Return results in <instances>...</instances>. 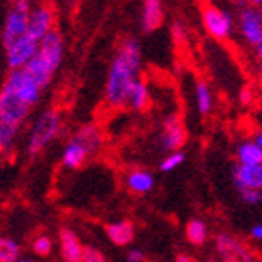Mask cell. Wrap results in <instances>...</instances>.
I'll return each mask as SVG.
<instances>
[{"label": "cell", "mask_w": 262, "mask_h": 262, "mask_svg": "<svg viewBox=\"0 0 262 262\" xmlns=\"http://www.w3.org/2000/svg\"><path fill=\"white\" fill-rule=\"evenodd\" d=\"M258 81H260V86H262V64L258 66Z\"/></svg>", "instance_id": "35"}, {"label": "cell", "mask_w": 262, "mask_h": 262, "mask_svg": "<svg viewBox=\"0 0 262 262\" xmlns=\"http://www.w3.org/2000/svg\"><path fill=\"white\" fill-rule=\"evenodd\" d=\"M195 107L201 116H210L213 107H215L212 88H210V84L206 81H202V79H199L195 82Z\"/></svg>", "instance_id": "20"}, {"label": "cell", "mask_w": 262, "mask_h": 262, "mask_svg": "<svg viewBox=\"0 0 262 262\" xmlns=\"http://www.w3.org/2000/svg\"><path fill=\"white\" fill-rule=\"evenodd\" d=\"M258 204H262V189L258 191Z\"/></svg>", "instance_id": "37"}, {"label": "cell", "mask_w": 262, "mask_h": 262, "mask_svg": "<svg viewBox=\"0 0 262 262\" xmlns=\"http://www.w3.org/2000/svg\"><path fill=\"white\" fill-rule=\"evenodd\" d=\"M184 161H186V152H184V150L169 152L163 159H161L159 170H161V172H172V170H176L178 167H182Z\"/></svg>", "instance_id": "24"}, {"label": "cell", "mask_w": 262, "mask_h": 262, "mask_svg": "<svg viewBox=\"0 0 262 262\" xmlns=\"http://www.w3.org/2000/svg\"><path fill=\"white\" fill-rule=\"evenodd\" d=\"M17 133L19 131H13L10 127H6L4 124H0V156H2L6 148H10L13 144V141L17 139Z\"/></svg>", "instance_id": "26"}, {"label": "cell", "mask_w": 262, "mask_h": 262, "mask_svg": "<svg viewBox=\"0 0 262 262\" xmlns=\"http://www.w3.org/2000/svg\"><path fill=\"white\" fill-rule=\"evenodd\" d=\"M253 99H255V96H253L251 88H242L240 92H238V101H240L242 105H251Z\"/></svg>", "instance_id": "28"}, {"label": "cell", "mask_w": 262, "mask_h": 262, "mask_svg": "<svg viewBox=\"0 0 262 262\" xmlns=\"http://www.w3.org/2000/svg\"><path fill=\"white\" fill-rule=\"evenodd\" d=\"M126 260L127 262H146V255H144V251H141V249H129L126 255Z\"/></svg>", "instance_id": "29"}, {"label": "cell", "mask_w": 262, "mask_h": 262, "mask_svg": "<svg viewBox=\"0 0 262 262\" xmlns=\"http://www.w3.org/2000/svg\"><path fill=\"white\" fill-rule=\"evenodd\" d=\"M232 184L240 191H260L262 165H236L232 169Z\"/></svg>", "instance_id": "14"}, {"label": "cell", "mask_w": 262, "mask_h": 262, "mask_svg": "<svg viewBox=\"0 0 262 262\" xmlns=\"http://www.w3.org/2000/svg\"><path fill=\"white\" fill-rule=\"evenodd\" d=\"M13 4H30V0H11Z\"/></svg>", "instance_id": "34"}, {"label": "cell", "mask_w": 262, "mask_h": 262, "mask_svg": "<svg viewBox=\"0 0 262 262\" xmlns=\"http://www.w3.org/2000/svg\"><path fill=\"white\" fill-rule=\"evenodd\" d=\"M62 62H64V39H62V34L55 28L43 39H39L36 55L23 70H27L34 81L45 90L58 73Z\"/></svg>", "instance_id": "2"}, {"label": "cell", "mask_w": 262, "mask_h": 262, "mask_svg": "<svg viewBox=\"0 0 262 262\" xmlns=\"http://www.w3.org/2000/svg\"><path fill=\"white\" fill-rule=\"evenodd\" d=\"M64 131V118L58 109H45L39 113L36 122L30 127V133L27 137V154L28 156H38L55 142Z\"/></svg>", "instance_id": "4"}, {"label": "cell", "mask_w": 262, "mask_h": 262, "mask_svg": "<svg viewBox=\"0 0 262 262\" xmlns=\"http://www.w3.org/2000/svg\"><path fill=\"white\" fill-rule=\"evenodd\" d=\"M201 23L204 32L210 38L217 39V41L229 39L236 30L234 17L230 15L227 10L219 8V6H212V4L204 6L201 11Z\"/></svg>", "instance_id": "6"}, {"label": "cell", "mask_w": 262, "mask_h": 262, "mask_svg": "<svg viewBox=\"0 0 262 262\" xmlns=\"http://www.w3.org/2000/svg\"><path fill=\"white\" fill-rule=\"evenodd\" d=\"M210 238V230H208V225L199 217L189 219L186 223V240L191 244V246L201 247L204 246Z\"/></svg>", "instance_id": "22"}, {"label": "cell", "mask_w": 262, "mask_h": 262, "mask_svg": "<svg viewBox=\"0 0 262 262\" xmlns=\"http://www.w3.org/2000/svg\"><path fill=\"white\" fill-rule=\"evenodd\" d=\"M142 51L135 36H126L122 39L113 60L109 64L107 79H105L103 99L109 109H124L127 92L131 84L141 77Z\"/></svg>", "instance_id": "1"}, {"label": "cell", "mask_w": 262, "mask_h": 262, "mask_svg": "<svg viewBox=\"0 0 262 262\" xmlns=\"http://www.w3.org/2000/svg\"><path fill=\"white\" fill-rule=\"evenodd\" d=\"M56 28V10L51 2H38L30 6L28 13V28L27 34L34 39H43L49 32Z\"/></svg>", "instance_id": "9"}, {"label": "cell", "mask_w": 262, "mask_h": 262, "mask_svg": "<svg viewBox=\"0 0 262 262\" xmlns=\"http://www.w3.org/2000/svg\"><path fill=\"white\" fill-rule=\"evenodd\" d=\"M219 262H257L255 253L236 236L229 232H219L213 238Z\"/></svg>", "instance_id": "7"}, {"label": "cell", "mask_w": 262, "mask_h": 262, "mask_svg": "<svg viewBox=\"0 0 262 262\" xmlns=\"http://www.w3.org/2000/svg\"><path fill=\"white\" fill-rule=\"evenodd\" d=\"M255 53H257V58H258V62H260V64H262V41L257 45V47H255Z\"/></svg>", "instance_id": "33"}, {"label": "cell", "mask_w": 262, "mask_h": 262, "mask_svg": "<svg viewBox=\"0 0 262 262\" xmlns=\"http://www.w3.org/2000/svg\"><path fill=\"white\" fill-rule=\"evenodd\" d=\"M236 28L240 38L247 47L255 49L262 41V10L255 6H242L238 19H236Z\"/></svg>", "instance_id": "8"}, {"label": "cell", "mask_w": 262, "mask_h": 262, "mask_svg": "<svg viewBox=\"0 0 262 262\" xmlns=\"http://www.w3.org/2000/svg\"><path fill=\"white\" fill-rule=\"evenodd\" d=\"M103 146V131L98 124H84L77 129L73 137L66 141L60 154V163L64 169L77 170L86 163L88 159L96 156Z\"/></svg>", "instance_id": "3"}, {"label": "cell", "mask_w": 262, "mask_h": 262, "mask_svg": "<svg viewBox=\"0 0 262 262\" xmlns=\"http://www.w3.org/2000/svg\"><path fill=\"white\" fill-rule=\"evenodd\" d=\"M4 81L10 82L11 88L17 92V96H19L30 109L39 103L41 94H43V88L34 81L27 70H10V73L6 75Z\"/></svg>", "instance_id": "10"}, {"label": "cell", "mask_w": 262, "mask_h": 262, "mask_svg": "<svg viewBox=\"0 0 262 262\" xmlns=\"http://www.w3.org/2000/svg\"><path fill=\"white\" fill-rule=\"evenodd\" d=\"M30 111L32 109L17 96L10 82H2V86H0V124H4L6 127L13 131H19L30 115Z\"/></svg>", "instance_id": "5"}, {"label": "cell", "mask_w": 262, "mask_h": 262, "mask_svg": "<svg viewBox=\"0 0 262 262\" xmlns=\"http://www.w3.org/2000/svg\"><path fill=\"white\" fill-rule=\"evenodd\" d=\"M30 247H32V251L36 253L38 257H49L51 253H53V249H55V242L47 234H38L32 240Z\"/></svg>", "instance_id": "25"}, {"label": "cell", "mask_w": 262, "mask_h": 262, "mask_svg": "<svg viewBox=\"0 0 262 262\" xmlns=\"http://www.w3.org/2000/svg\"><path fill=\"white\" fill-rule=\"evenodd\" d=\"M58 249L62 262H81L84 246L75 230L70 227H62L58 230Z\"/></svg>", "instance_id": "16"}, {"label": "cell", "mask_w": 262, "mask_h": 262, "mask_svg": "<svg viewBox=\"0 0 262 262\" xmlns=\"http://www.w3.org/2000/svg\"><path fill=\"white\" fill-rule=\"evenodd\" d=\"M126 187L133 195H148L156 187V178L146 169H131L126 172Z\"/></svg>", "instance_id": "17"}, {"label": "cell", "mask_w": 262, "mask_h": 262, "mask_svg": "<svg viewBox=\"0 0 262 262\" xmlns=\"http://www.w3.org/2000/svg\"><path fill=\"white\" fill-rule=\"evenodd\" d=\"M28 13H30V4H13L11 10L6 13L4 25H2V45L4 47H8L15 39L27 34Z\"/></svg>", "instance_id": "11"}, {"label": "cell", "mask_w": 262, "mask_h": 262, "mask_svg": "<svg viewBox=\"0 0 262 262\" xmlns=\"http://www.w3.org/2000/svg\"><path fill=\"white\" fill-rule=\"evenodd\" d=\"M17 262H34V260H32V258H19Z\"/></svg>", "instance_id": "36"}, {"label": "cell", "mask_w": 262, "mask_h": 262, "mask_svg": "<svg viewBox=\"0 0 262 262\" xmlns=\"http://www.w3.org/2000/svg\"><path fill=\"white\" fill-rule=\"evenodd\" d=\"M21 255V246L13 238L0 236V262H17Z\"/></svg>", "instance_id": "23"}, {"label": "cell", "mask_w": 262, "mask_h": 262, "mask_svg": "<svg viewBox=\"0 0 262 262\" xmlns=\"http://www.w3.org/2000/svg\"><path fill=\"white\" fill-rule=\"evenodd\" d=\"M105 234L115 246L126 247L135 240V225L129 219H120V221H113L105 227Z\"/></svg>", "instance_id": "19"}, {"label": "cell", "mask_w": 262, "mask_h": 262, "mask_svg": "<svg viewBox=\"0 0 262 262\" xmlns=\"http://www.w3.org/2000/svg\"><path fill=\"white\" fill-rule=\"evenodd\" d=\"M249 236H251V240H255V242H262V223L253 225L251 230H249Z\"/></svg>", "instance_id": "30"}, {"label": "cell", "mask_w": 262, "mask_h": 262, "mask_svg": "<svg viewBox=\"0 0 262 262\" xmlns=\"http://www.w3.org/2000/svg\"><path fill=\"white\" fill-rule=\"evenodd\" d=\"M152 105V94H150V88H148L146 81L139 77L133 84H131L129 92H127L126 99V107H129L131 111L135 113H144L146 109H150Z\"/></svg>", "instance_id": "18"}, {"label": "cell", "mask_w": 262, "mask_h": 262, "mask_svg": "<svg viewBox=\"0 0 262 262\" xmlns=\"http://www.w3.org/2000/svg\"><path fill=\"white\" fill-rule=\"evenodd\" d=\"M187 141V131L184 122L178 115H169L163 120L161 126V133H159V144L161 150L167 152H174V150H182V146Z\"/></svg>", "instance_id": "13"}, {"label": "cell", "mask_w": 262, "mask_h": 262, "mask_svg": "<svg viewBox=\"0 0 262 262\" xmlns=\"http://www.w3.org/2000/svg\"><path fill=\"white\" fill-rule=\"evenodd\" d=\"M39 41L34 39L32 36H21L19 39H15L13 43H10L8 47H4L6 53V64L10 70H23L28 62L32 60V56L38 51Z\"/></svg>", "instance_id": "12"}, {"label": "cell", "mask_w": 262, "mask_h": 262, "mask_svg": "<svg viewBox=\"0 0 262 262\" xmlns=\"http://www.w3.org/2000/svg\"><path fill=\"white\" fill-rule=\"evenodd\" d=\"M165 21V6L163 0H142L139 25L144 34H152L161 28Z\"/></svg>", "instance_id": "15"}, {"label": "cell", "mask_w": 262, "mask_h": 262, "mask_svg": "<svg viewBox=\"0 0 262 262\" xmlns=\"http://www.w3.org/2000/svg\"><path fill=\"white\" fill-rule=\"evenodd\" d=\"M81 262H109V260H107V257H105L103 253L99 251L98 247L84 246V249H82Z\"/></svg>", "instance_id": "27"}, {"label": "cell", "mask_w": 262, "mask_h": 262, "mask_svg": "<svg viewBox=\"0 0 262 262\" xmlns=\"http://www.w3.org/2000/svg\"><path fill=\"white\" fill-rule=\"evenodd\" d=\"M212 262H219V260H212Z\"/></svg>", "instance_id": "38"}, {"label": "cell", "mask_w": 262, "mask_h": 262, "mask_svg": "<svg viewBox=\"0 0 262 262\" xmlns=\"http://www.w3.org/2000/svg\"><path fill=\"white\" fill-rule=\"evenodd\" d=\"M236 161L238 165H262V148L257 146L255 142L242 141L234 150Z\"/></svg>", "instance_id": "21"}, {"label": "cell", "mask_w": 262, "mask_h": 262, "mask_svg": "<svg viewBox=\"0 0 262 262\" xmlns=\"http://www.w3.org/2000/svg\"><path fill=\"white\" fill-rule=\"evenodd\" d=\"M251 141L255 142V144H257V146H260V148H262V127L257 131V133H255V137H253Z\"/></svg>", "instance_id": "31"}, {"label": "cell", "mask_w": 262, "mask_h": 262, "mask_svg": "<svg viewBox=\"0 0 262 262\" xmlns=\"http://www.w3.org/2000/svg\"><path fill=\"white\" fill-rule=\"evenodd\" d=\"M176 262H196V258L189 257V255H178V258H176Z\"/></svg>", "instance_id": "32"}]
</instances>
